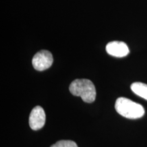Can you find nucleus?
<instances>
[{"instance_id": "1", "label": "nucleus", "mask_w": 147, "mask_h": 147, "mask_svg": "<svg viewBox=\"0 0 147 147\" xmlns=\"http://www.w3.org/2000/svg\"><path fill=\"white\" fill-rule=\"evenodd\" d=\"M116 111L119 115L129 119H140L144 116L145 110L140 104L126 97H119L115 102Z\"/></svg>"}, {"instance_id": "2", "label": "nucleus", "mask_w": 147, "mask_h": 147, "mask_svg": "<svg viewBox=\"0 0 147 147\" xmlns=\"http://www.w3.org/2000/svg\"><path fill=\"white\" fill-rule=\"evenodd\" d=\"M69 91L75 96H80L86 103L93 102L96 97V90L91 80L76 79L69 85Z\"/></svg>"}, {"instance_id": "3", "label": "nucleus", "mask_w": 147, "mask_h": 147, "mask_svg": "<svg viewBox=\"0 0 147 147\" xmlns=\"http://www.w3.org/2000/svg\"><path fill=\"white\" fill-rule=\"evenodd\" d=\"M53 63V57L48 51H40L37 53L32 59V65L38 71H44L49 69Z\"/></svg>"}, {"instance_id": "4", "label": "nucleus", "mask_w": 147, "mask_h": 147, "mask_svg": "<svg viewBox=\"0 0 147 147\" xmlns=\"http://www.w3.org/2000/svg\"><path fill=\"white\" fill-rule=\"evenodd\" d=\"M46 122L45 112L41 106H36L29 115V123L33 130L37 131L42 128Z\"/></svg>"}, {"instance_id": "5", "label": "nucleus", "mask_w": 147, "mask_h": 147, "mask_svg": "<svg viewBox=\"0 0 147 147\" xmlns=\"http://www.w3.org/2000/svg\"><path fill=\"white\" fill-rule=\"evenodd\" d=\"M106 50L108 54L115 57H124L129 53L127 45L123 42H110L106 45Z\"/></svg>"}, {"instance_id": "6", "label": "nucleus", "mask_w": 147, "mask_h": 147, "mask_svg": "<svg viewBox=\"0 0 147 147\" xmlns=\"http://www.w3.org/2000/svg\"><path fill=\"white\" fill-rule=\"evenodd\" d=\"M131 91L136 95L147 100V84L142 82H134L131 85Z\"/></svg>"}, {"instance_id": "7", "label": "nucleus", "mask_w": 147, "mask_h": 147, "mask_svg": "<svg viewBox=\"0 0 147 147\" xmlns=\"http://www.w3.org/2000/svg\"><path fill=\"white\" fill-rule=\"evenodd\" d=\"M51 147H78V145L71 140H59Z\"/></svg>"}]
</instances>
